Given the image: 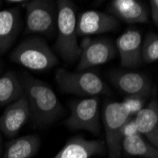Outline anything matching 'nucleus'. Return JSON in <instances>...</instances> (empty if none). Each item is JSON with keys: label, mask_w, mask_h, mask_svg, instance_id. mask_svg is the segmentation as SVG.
<instances>
[{"label": "nucleus", "mask_w": 158, "mask_h": 158, "mask_svg": "<svg viewBox=\"0 0 158 158\" xmlns=\"http://www.w3.org/2000/svg\"><path fill=\"white\" fill-rule=\"evenodd\" d=\"M20 81L30 107L31 117L35 124L49 125L65 114L56 94L47 83L28 74L23 75Z\"/></svg>", "instance_id": "1"}, {"label": "nucleus", "mask_w": 158, "mask_h": 158, "mask_svg": "<svg viewBox=\"0 0 158 158\" xmlns=\"http://www.w3.org/2000/svg\"><path fill=\"white\" fill-rule=\"evenodd\" d=\"M57 41L55 48L62 58L72 64L79 59L81 48L77 35V10L69 0L57 1Z\"/></svg>", "instance_id": "2"}, {"label": "nucleus", "mask_w": 158, "mask_h": 158, "mask_svg": "<svg viewBox=\"0 0 158 158\" xmlns=\"http://www.w3.org/2000/svg\"><path fill=\"white\" fill-rule=\"evenodd\" d=\"M60 89L67 94L84 98L98 97L110 93V89L97 72L92 70L68 71L61 68L55 74Z\"/></svg>", "instance_id": "3"}, {"label": "nucleus", "mask_w": 158, "mask_h": 158, "mask_svg": "<svg viewBox=\"0 0 158 158\" xmlns=\"http://www.w3.org/2000/svg\"><path fill=\"white\" fill-rule=\"evenodd\" d=\"M10 59L34 71L48 70L58 63V59L47 42L39 37L27 38L21 42L10 53Z\"/></svg>", "instance_id": "4"}, {"label": "nucleus", "mask_w": 158, "mask_h": 158, "mask_svg": "<svg viewBox=\"0 0 158 158\" xmlns=\"http://www.w3.org/2000/svg\"><path fill=\"white\" fill-rule=\"evenodd\" d=\"M26 31L27 33L51 36L57 28V2L50 0L27 1Z\"/></svg>", "instance_id": "5"}, {"label": "nucleus", "mask_w": 158, "mask_h": 158, "mask_svg": "<svg viewBox=\"0 0 158 158\" xmlns=\"http://www.w3.org/2000/svg\"><path fill=\"white\" fill-rule=\"evenodd\" d=\"M99 99L98 97L72 100L69 104L70 114L64 124L71 130H84L95 135L100 133Z\"/></svg>", "instance_id": "6"}, {"label": "nucleus", "mask_w": 158, "mask_h": 158, "mask_svg": "<svg viewBox=\"0 0 158 158\" xmlns=\"http://www.w3.org/2000/svg\"><path fill=\"white\" fill-rule=\"evenodd\" d=\"M102 119L106 136L105 145L109 158H120L122 152L121 129L130 118L123 110L120 102L107 100L103 107Z\"/></svg>", "instance_id": "7"}, {"label": "nucleus", "mask_w": 158, "mask_h": 158, "mask_svg": "<svg viewBox=\"0 0 158 158\" xmlns=\"http://www.w3.org/2000/svg\"><path fill=\"white\" fill-rule=\"evenodd\" d=\"M81 54L77 71L88 70L91 67L103 64L117 56V48L110 39L84 37L81 44Z\"/></svg>", "instance_id": "8"}, {"label": "nucleus", "mask_w": 158, "mask_h": 158, "mask_svg": "<svg viewBox=\"0 0 158 158\" xmlns=\"http://www.w3.org/2000/svg\"><path fill=\"white\" fill-rule=\"evenodd\" d=\"M119 21L111 14L98 10H85L77 19V35L90 37L117 30Z\"/></svg>", "instance_id": "9"}, {"label": "nucleus", "mask_w": 158, "mask_h": 158, "mask_svg": "<svg viewBox=\"0 0 158 158\" xmlns=\"http://www.w3.org/2000/svg\"><path fill=\"white\" fill-rule=\"evenodd\" d=\"M31 117V111L26 96L8 105L0 117V132L8 137L15 136Z\"/></svg>", "instance_id": "10"}, {"label": "nucleus", "mask_w": 158, "mask_h": 158, "mask_svg": "<svg viewBox=\"0 0 158 158\" xmlns=\"http://www.w3.org/2000/svg\"><path fill=\"white\" fill-rule=\"evenodd\" d=\"M117 52L119 54L123 67L133 68L142 64L141 46L142 36L137 30H127L116 41Z\"/></svg>", "instance_id": "11"}, {"label": "nucleus", "mask_w": 158, "mask_h": 158, "mask_svg": "<svg viewBox=\"0 0 158 158\" xmlns=\"http://www.w3.org/2000/svg\"><path fill=\"white\" fill-rule=\"evenodd\" d=\"M111 81L127 96H148L152 89L151 81L147 75L136 71L116 70L109 74Z\"/></svg>", "instance_id": "12"}, {"label": "nucleus", "mask_w": 158, "mask_h": 158, "mask_svg": "<svg viewBox=\"0 0 158 158\" xmlns=\"http://www.w3.org/2000/svg\"><path fill=\"white\" fill-rule=\"evenodd\" d=\"M109 14L127 24H144L149 21V9L139 0H113Z\"/></svg>", "instance_id": "13"}, {"label": "nucleus", "mask_w": 158, "mask_h": 158, "mask_svg": "<svg viewBox=\"0 0 158 158\" xmlns=\"http://www.w3.org/2000/svg\"><path fill=\"white\" fill-rule=\"evenodd\" d=\"M105 151L106 145L103 140H91L75 136L67 140L54 158H91L95 155L103 154Z\"/></svg>", "instance_id": "14"}, {"label": "nucleus", "mask_w": 158, "mask_h": 158, "mask_svg": "<svg viewBox=\"0 0 158 158\" xmlns=\"http://www.w3.org/2000/svg\"><path fill=\"white\" fill-rule=\"evenodd\" d=\"M140 135L153 147H158V103L156 99L139 111L134 118Z\"/></svg>", "instance_id": "15"}, {"label": "nucleus", "mask_w": 158, "mask_h": 158, "mask_svg": "<svg viewBox=\"0 0 158 158\" xmlns=\"http://www.w3.org/2000/svg\"><path fill=\"white\" fill-rule=\"evenodd\" d=\"M20 24L19 9L11 8L0 10V54L5 53L16 40Z\"/></svg>", "instance_id": "16"}, {"label": "nucleus", "mask_w": 158, "mask_h": 158, "mask_svg": "<svg viewBox=\"0 0 158 158\" xmlns=\"http://www.w3.org/2000/svg\"><path fill=\"white\" fill-rule=\"evenodd\" d=\"M37 135H25L11 140L7 145L2 158H32L40 149Z\"/></svg>", "instance_id": "17"}, {"label": "nucleus", "mask_w": 158, "mask_h": 158, "mask_svg": "<svg viewBox=\"0 0 158 158\" xmlns=\"http://www.w3.org/2000/svg\"><path fill=\"white\" fill-rule=\"evenodd\" d=\"M24 94L20 80L11 71L0 77V106L10 105Z\"/></svg>", "instance_id": "18"}, {"label": "nucleus", "mask_w": 158, "mask_h": 158, "mask_svg": "<svg viewBox=\"0 0 158 158\" xmlns=\"http://www.w3.org/2000/svg\"><path fill=\"white\" fill-rule=\"evenodd\" d=\"M121 147L122 150L129 155L140 156L143 158H158L157 148L150 144L140 135L123 138Z\"/></svg>", "instance_id": "19"}, {"label": "nucleus", "mask_w": 158, "mask_h": 158, "mask_svg": "<svg viewBox=\"0 0 158 158\" xmlns=\"http://www.w3.org/2000/svg\"><path fill=\"white\" fill-rule=\"evenodd\" d=\"M142 63L152 64L158 60V36L156 33H148L144 40H142L141 46Z\"/></svg>", "instance_id": "20"}, {"label": "nucleus", "mask_w": 158, "mask_h": 158, "mask_svg": "<svg viewBox=\"0 0 158 158\" xmlns=\"http://www.w3.org/2000/svg\"><path fill=\"white\" fill-rule=\"evenodd\" d=\"M147 97L142 95H132L127 96L123 102H120L123 110L130 118H135V114L145 107Z\"/></svg>", "instance_id": "21"}, {"label": "nucleus", "mask_w": 158, "mask_h": 158, "mask_svg": "<svg viewBox=\"0 0 158 158\" xmlns=\"http://www.w3.org/2000/svg\"><path fill=\"white\" fill-rule=\"evenodd\" d=\"M121 135H122V140H123V138H126V137H131V136L139 135L134 118L128 119L124 123V125L122 126V129H121Z\"/></svg>", "instance_id": "22"}, {"label": "nucleus", "mask_w": 158, "mask_h": 158, "mask_svg": "<svg viewBox=\"0 0 158 158\" xmlns=\"http://www.w3.org/2000/svg\"><path fill=\"white\" fill-rule=\"evenodd\" d=\"M149 10L151 12L152 20L154 26H158V1L157 0H151Z\"/></svg>", "instance_id": "23"}, {"label": "nucleus", "mask_w": 158, "mask_h": 158, "mask_svg": "<svg viewBox=\"0 0 158 158\" xmlns=\"http://www.w3.org/2000/svg\"><path fill=\"white\" fill-rule=\"evenodd\" d=\"M9 3H22V4H25L27 1H23V0H10V1H8Z\"/></svg>", "instance_id": "24"}, {"label": "nucleus", "mask_w": 158, "mask_h": 158, "mask_svg": "<svg viewBox=\"0 0 158 158\" xmlns=\"http://www.w3.org/2000/svg\"><path fill=\"white\" fill-rule=\"evenodd\" d=\"M0 152H1V137H0Z\"/></svg>", "instance_id": "25"}, {"label": "nucleus", "mask_w": 158, "mask_h": 158, "mask_svg": "<svg viewBox=\"0 0 158 158\" xmlns=\"http://www.w3.org/2000/svg\"><path fill=\"white\" fill-rule=\"evenodd\" d=\"M1 67H2V64H1V63H0V69H1Z\"/></svg>", "instance_id": "26"}, {"label": "nucleus", "mask_w": 158, "mask_h": 158, "mask_svg": "<svg viewBox=\"0 0 158 158\" xmlns=\"http://www.w3.org/2000/svg\"><path fill=\"white\" fill-rule=\"evenodd\" d=\"M1 5H2V2H1V1H0V6H1Z\"/></svg>", "instance_id": "27"}]
</instances>
